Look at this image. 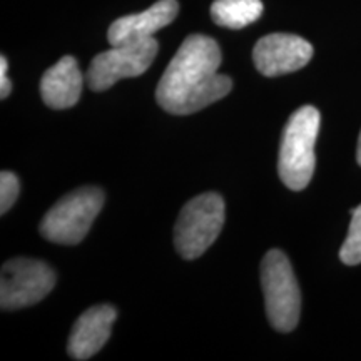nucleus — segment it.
Masks as SVG:
<instances>
[{"label":"nucleus","instance_id":"nucleus-1","mask_svg":"<svg viewBox=\"0 0 361 361\" xmlns=\"http://www.w3.org/2000/svg\"><path fill=\"white\" fill-rule=\"evenodd\" d=\"M221 49L202 34L186 37L157 84V104L169 114L189 116L231 92L233 80L219 74Z\"/></svg>","mask_w":361,"mask_h":361},{"label":"nucleus","instance_id":"nucleus-2","mask_svg":"<svg viewBox=\"0 0 361 361\" xmlns=\"http://www.w3.org/2000/svg\"><path fill=\"white\" fill-rule=\"evenodd\" d=\"M322 116L313 106L300 107L284 126L278 156V174L291 191H303L313 178L314 144Z\"/></svg>","mask_w":361,"mask_h":361},{"label":"nucleus","instance_id":"nucleus-3","mask_svg":"<svg viewBox=\"0 0 361 361\" xmlns=\"http://www.w3.org/2000/svg\"><path fill=\"white\" fill-rule=\"evenodd\" d=\"M261 286L271 326L281 333L296 328L301 313V291L290 259L279 250L266 252L261 263Z\"/></svg>","mask_w":361,"mask_h":361},{"label":"nucleus","instance_id":"nucleus-4","mask_svg":"<svg viewBox=\"0 0 361 361\" xmlns=\"http://www.w3.org/2000/svg\"><path fill=\"white\" fill-rule=\"evenodd\" d=\"M104 206V191L89 186L75 189L52 206L40 223V234L56 245H79Z\"/></svg>","mask_w":361,"mask_h":361},{"label":"nucleus","instance_id":"nucleus-5","mask_svg":"<svg viewBox=\"0 0 361 361\" xmlns=\"http://www.w3.org/2000/svg\"><path fill=\"white\" fill-rule=\"evenodd\" d=\"M224 226V201L219 194L204 192L180 211L174 228L176 250L184 259H196L218 239Z\"/></svg>","mask_w":361,"mask_h":361},{"label":"nucleus","instance_id":"nucleus-6","mask_svg":"<svg viewBox=\"0 0 361 361\" xmlns=\"http://www.w3.org/2000/svg\"><path fill=\"white\" fill-rule=\"evenodd\" d=\"M159 51V44L154 37L133 40L97 54L90 62L85 82L94 92H101L112 87L121 79L137 78L151 67Z\"/></svg>","mask_w":361,"mask_h":361},{"label":"nucleus","instance_id":"nucleus-7","mask_svg":"<svg viewBox=\"0 0 361 361\" xmlns=\"http://www.w3.org/2000/svg\"><path fill=\"white\" fill-rule=\"evenodd\" d=\"M56 273L37 259L13 258L2 266L0 306L2 310H20L37 305L56 286Z\"/></svg>","mask_w":361,"mask_h":361},{"label":"nucleus","instance_id":"nucleus-8","mask_svg":"<svg viewBox=\"0 0 361 361\" xmlns=\"http://www.w3.org/2000/svg\"><path fill=\"white\" fill-rule=\"evenodd\" d=\"M313 57V45L295 34H269L256 42L252 61L266 78L291 74L308 64Z\"/></svg>","mask_w":361,"mask_h":361},{"label":"nucleus","instance_id":"nucleus-9","mask_svg":"<svg viewBox=\"0 0 361 361\" xmlns=\"http://www.w3.org/2000/svg\"><path fill=\"white\" fill-rule=\"evenodd\" d=\"M117 318V311L111 305L92 306L79 316L78 322L72 326L69 336V351L71 358L84 361L92 358L97 351L109 340L112 324Z\"/></svg>","mask_w":361,"mask_h":361},{"label":"nucleus","instance_id":"nucleus-10","mask_svg":"<svg viewBox=\"0 0 361 361\" xmlns=\"http://www.w3.org/2000/svg\"><path fill=\"white\" fill-rule=\"evenodd\" d=\"M178 0H157L147 11L119 17L112 22L107 39L111 45H121L133 40L154 37L157 30L164 29L178 17Z\"/></svg>","mask_w":361,"mask_h":361},{"label":"nucleus","instance_id":"nucleus-11","mask_svg":"<svg viewBox=\"0 0 361 361\" xmlns=\"http://www.w3.org/2000/svg\"><path fill=\"white\" fill-rule=\"evenodd\" d=\"M84 87V74L72 56L62 57L49 67L40 80V96L51 109H69L79 102Z\"/></svg>","mask_w":361,"mask_h":361},{"label":"nucleus","instance_id":"nucleus-12","mask_svg":"<svg viewBox=\"0 0 361 361\" xmlns=\"http://www.w3.org/2000/svg\"><path fill=\"white\" fill-rule=\"evenodd\" d=\"M261 0H214L211 17L216 24L226 29H245L263 16Z\"/></svg>","mask_w":361,"mask_h":361},{"label":"nucleus","instance_id":"nucleus-13","mask_svg":"<svg viewBox=\"0 0 361 361\" xmlns=\"http://www.w3.org/2000/svg\"><path fill=\"white\" fill-rule=\"evenodd\" d=\"M350 231L340 250V259L348 266L361 263V204L351 211Z\"/></svg>","mask_w":361,"mask_h":361},{"label":"nucleus","instance_id":"nucleus-14","mask_svg":"<svg viewBox=\"0 0 361 361\" xmlns=\"http://www.w3.org/2000/svg\"><path fill=\"white\" fill-rule=\"evenodd\" d=\"M20 191L19 178L11 171H2L0 174V213L6 214L17 201Z\"/></svg>","mask_w":361,"mask_h":361},{"label":"nucleus","instance_id":"nucleus-15","mask_svg":"<svg viewBox=\"0 0 361 361\" xmlns=\"http://www.w3.org/2000/svg\"><path fill=\"white\" fill-rule=\"evenodd\" d=\"M7 69H8V62L6 57H0V97L6 99L12 90V84L7 78Z\"/></svg>","mask_w":361,"mask_h":361},{"label":"nucleus","instance_id":"nucleus-16","mask_svg":"<svg viewBox=\"0 0 361 361\" xmlns=\"http://www.w3.org/2000/svg\"><path fill=\"white\" fill-rule=\"evenodd\" d=\"M356 161H358V164L361 166V133L358 137V147H356Z\"/></svg>","mask_w":361,"mask_h":361}]
</instances>
